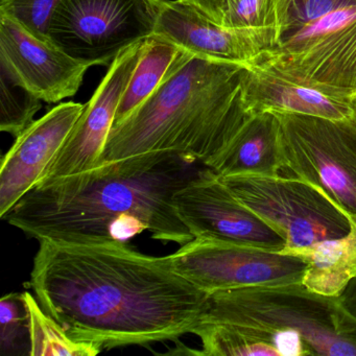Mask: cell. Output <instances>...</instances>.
<instances>
[{
	"label": "cell",
	"mask_w": 356,
	"mask_h": 356,
	"mask_svg": "<svg viewBox=\"0 0 356 356\" xmlns=\"http://www.w3.org/2000/svg\"><path fill=\"white\" fill-rule=\"evenodd\" d=\"M31 287L74 341L106 349L175 341L200 324L209 293L181 276L170 256L120 241H39Z\"/></svg>",
	"instance_id": "cell-1"
},
{
	"label": "cell",
	"mask_w": 356,
	"mask_h": 356,
	"mask_svg": "<svg viewBox=\"0 0 356 356\" xmlns=\"http://www.w3.org/2000/svg\"><path fill=\"white\" fill-rule=\"evenodd\" d=\"M195 163L175 152L101 162L33 187L3 220L38 241L127 243L149 231L181 247L193 236L174 197L195 176Z\"/></svg>",
	"instance_id": "cell-2"
},
{
	"label": "cell",
	"mask_w": 356,
	"mask_h": 356,
	"mask_svg": "<svg viewBox=\"0 0 356 356\" xmlns=\"http://www.w3.org/2000/svg\"><path fill=\"white\" fill-rule=\"evenodd\" d=\"M245 70L181 51L153 95L112 128L99 163L153 152L205 163L249 116L241 101Z\"/></svg>",
	"instance_id": "cell-3"
},
{
	"label": "cell",
	"mask_w": 356,
	"mask_h": 356,
	"mask_svg": "<svg viewBox=\"0 0 356 356\" xmlns=\"http://www.w3.org/2000/svg\"><path fill=\"white\" fill-rule=\"evenodd\" d=\"M230 323L273 331H295L312 355L356 356V320L339 297L303 283L243 287L209 293L200 323Z\"/></svg>",
	"instance_id": "cell-4"
},
{
	"label": "cell",
	"mask_w": 356,
	"mask_h": 356,
	"mask_svg": "<svg viewBox=\"0 0 356 356\" xmlns=\"http://www.w3.org/2000/svg\"><path fill=\"white\" fill-rule=\"evenodd\" d=\"M247 67L351 99L356 95V3L289 33Z\"/></svg>",
	"instance_id": "cell-5"
},
{
	"label": "cell",
	"mask_w": 356,
	"mask_h": 356,
	"mask_svg": "<svg viewBox=\"0 0 356 356\" xmlns=\"http://www.w3.org/2000/svg\"><path fill=\"white\" fill-rule=\"evenodd\" d=\"M235 197L266 220L285 241L281 253L303 250L350 231L347 214L318 187L293 177H220Z\"/></svg>",
	"instance_id": "cell-6"
},
{
	"label": "cell",
	"mask_w": 356,
	"mask_h": 356,
	"mask_svg": "<svg viewBox=\"0 0 356 356\" xmlns=\"http://www.w3.org/2000/svg\"><path fill=\"white\" fill-rule=\"evenodd\" d=\"M274 113V112H273ZM284 176L324 191L356 220V124L296 113H275Z\"/></svg>",
	"instance_id": "cell-7"
},
{
	"label": "cell",
	"mask_w": 356,
	"mask_h": 356,
	"mask_svg": "<svg viewBox=\"0 0 356 356\" xmlns=\"http://www.w3.org/2000/svg\"><path fill=\"white\" fill-rule=\"evenodd\" d=\"M164 0H62L49 39L74 59L110 66L122 51L154 34Z\"/></svg>",
	"instance_id": "cell-8"
},
{
	"label": "cell",
	"mask_w": 356,
	"mask_h": 356,
	"mask_svg": "<svg viewBox=\"0 0 356 356\" xmlns=\"http://www.w3.org/2000/svg\"><path fill=\"white\" fill-rule=\"evenodd\" d=\"M168 256L181 276L207 293L302 283L307 268L300 256L201 237Z\"/></svg>",
	"instance_id": "cell-9"
},
{
	"label": "cell",
	"mask_w": 356,
	"mask_h": 356,
	"mask_svg": "<svg viewBox=\"0 0 356 356\" xmlns=\"http://www.w3.org/2000/svg\"><path fill=\"white\" fill-rule=\"evenodd\" d=\"M174 204L193 238L214 239L278 253L284 250V239L206 166L177 191Z\"/></svg>",
	"instance_id": "cell-10"
},
{
	"label": "cell",
	"mask_w": 356,
	"mask_h": 356,
	"mask_svg": "<svg viewBox=\"0 0 356 356\" xmlns=\"http://www.w3.org/2000/svg\"><path fill=\"white\" fill-rule=\"evenodd\" d=\"M90 67L0 14V70L44 103L74 97Z\"/></svg>",
	"instance_id": "cell-11"
},
{
	"label": "cell",
	"mask_w": 356,
	"mask_h": 356,
	"mask_svg": "<svg viewBox=\"0 0 356 356\" xmlns=\"http://www.w3.org/2000/svg\"><path fill=\"white\" fill-rule=\"evenodd\" d=\"M145 41L124 49L112 62L67 140L37 185L85 172L99 164L122 95L143 55Z\"/></svg>",
	"instance_id": "cell-12"
},
{
	"label": "cell",
	"mask_w": 356,
	"mask_h": 356,
	"mask_svg": "<svg viewBox=\"0 0 356 356\" xmlns=\"http://www.w3.org/2000/svg\"><path fill=\"white\" fill-rule=\"evenodd\" d=\"M153 35L193 55L245 66L276 47L284 37L273 28L220 26L181 0H164Z\"/></svg>",
	"instance_id": "cell-13"
},
{
	"label": "cell",
	"mask_w": 356,
	"mask_h": 356,
	"mask_svg": "<svg viewBox=\"0 0 356 356\" xmlns=\"http://www.w3.org/2000/svg\"><path fill=\"white\" fill-rule=\"evenodd\" d=\"M84 109L85 105L74 102L59 104L15 138L1 159L0 216L3 220L40 181Z\"/></svg>",
	"instance_id": "cell-14"
},
{
	"label": "cell",
	"mask_w": 356,
	"mask_h": 356,
	"mask_svg": "<svg viewBox=\"0 0 356 356\" xmlns=\"http://www.w3.org/2000/svg\"><path fill=\"white\" fill-rule=\"evenodd\" d=\"M241 101L249 113H296L330 120H350L351 99L323 92L272 72L247 67Z\"/></svg>",
	"instance_id": "cell-15"
},
{
	"label": "cell",
	"mask_w": 356,
	"mask_h": 356,
	"mask_svg": "<svg viewBox=\"0 0 356 356\" xmlns=\"http://www.w3.org/2000/svg\"><path fill=\"white\" fill-rule=\"evenodd\" d=\"M204 166L220 177L281 175L282 155L276 114L250 113L230 143Z\"/></svg>",
	"instance_id": "cell-16"
},
{
	"label": "cell",
	"mask_w": 356,
	"mask_h": 356,
	"mask_svg": "<svg viewBox=\"0 0 356 356\" xmlns=\"http://www.w3.org/2000/svg\"><path fill=\"white\" fill-rule=\"evenodd\" d=\"M201 339V355L307 356L305 341L295 331H273L230 323H200L191 331Z\"/></svg>",
	"instance_id": "cell-17"
},
{
	"label": "cell",
	"mask_w": 356,
	"mask_h": 356,
	"mask_svg": "<svg viewBox=\"0 0 356 356\" xmlns=\"http://www.w3.org/2000/svg\"><path fill=\"white\" fill-rule=\"evenodd\" d=\"M341 238L324 241L296 254L307 261L303 285L327 297H339L356 276V220Z\"/></svg>",
	"instance_id": "cell-18"
},
{
	"label": "cell",
	"mask_w": 356,
	"mask_h": 356,
	"mask_svg": "<svg viewBox=\"0 0 356 356\" xmlns=\"http://www.w3.org/2000/svg\"><path fill=\"white\" fill-rule=\"evenodd\" d=\"M211 22L233 29L291 28L293 0H181Z\"/></svg>",
	"instance_id": "cell-19"
},
{
	"label": "cell",
	"mask_w": 356,
	"mask_h": 356,
	"mask_svg": "<svg viewBox=\"0 0 356 356\" xmlns=\"http://www.w3.org/2000/svg\"><path fill=\"white\" fill-rule=\"evenodd\" d=\"M181 51L180 47L157 35L145 39L143 55L118 106L114 126L124 122L153 95Z\"/></svg>",
	"instance_id": "cell-20"
},
{
	"label": "cell",
	"mask_w": 356,
	"mask_h": 356,
	"mask_svg": "<svg viewBox=\"0 0 356 356\" xmlns=\"http://www.w3.org/2000/svg\"><path fill=\"white\" fill-rule=\"evenodd\" d=\"M24 293L30 314L31 356H95L102 351L101 348L93 343L74 341L61 324L43 310L32 293Z\"/></svg>",
	"instance_id": "cell-21"
},
{
	"label": "cell",
	"mask_w": 356,
	"mask_h": 356,
	"mask_svg": "<svg viewBox=\"0 0 356 356\" xmlns=\"http://www.w3.org/2000/svg\"><path fill=\"white\" fill-rule=\"evenodd\" d=\"M42 103L0 70V130L17 138L35 122Z\"/></svg>",
	"instance_id": "cell-22"
},
{
	"label": "cell",
	"mask_w": 356,
	"mask_h": 356,
	"mask_svg": "<svg viewBox=\"0 0 356 356\" xmlns=\"http://www.w3.org/2000/svg\"><path fill=\"white\" fill-rule=\"evenodd\" d=\"M62 0H0V14L22 24L34 36L49 41L51 15Z\"/></svg>",
	"instance_id": "cell-23"
},
{
	"label": "cell",
	"mask_w": 356,
	"mask_h": 356,
	"mask_svg": "<svg viewBox=\"0 0 356 356\" xmlns=\"http://www.w3.org/2000/svg\"><path fill=\"white\" fill-rule=\"evenodd\" d=\"M30 314L24 293H12L3 296L0 301V325H1V354L17 353L22 335L29 331Z\"/></svg>",
	"instance_id": "cell-24"
},
{
	"label": "cell",
	"mask_w": 356,
	"mask_h": 356,
	"mask_svg": "<svg viewBox=\"0 0 356 356\" xmlns=\"http://www.w3.org/2000/svg\"><path fill=\"white\" fill-rule=\"evenodd\" d=\"M354 3H356V0H293L289 33L293 32L326 14Z\"/></svg>",
	"instance_id": "cell-25"
},
{
	"label": "cell",
	"mask_w": 356,
	"mask_h": 356,
	"mask_svg": "<svg viewBox=\"0 0 356 356\" xmlns=\"http://www.w3.org/2000/svg\"><path fill=\"white\" fill-rule=\"evenodd\" d=\"M339 299L343 309L356 320V276L350 281Z\"/></svg>",
	"instance_id": "cell-26"
},
{
	"label": "cell",
	"mask_w": 356,
	"mask_h": 356,
	"mask_svg": "<svg viewBox=\"0 0 356 356\" xmlns=\"http://www.w3.org/2000/svg\"><path fill=\"white\" fill-rule=\"evenodd\" d=\"M352 116L351 120L356 124V95L351 99Z\"/></svg>",
	"instance_id": "cell-27"
}]
</instances>
